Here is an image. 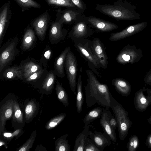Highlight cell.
<instances>
[{
  "label": "cell",
  "mask_w": 151,
  "mask_h": 151,
  "mask_svg": "<svg viewBox=\"0 0 151 151\" xmlns=\"http://www.w3.org/2000/svg\"><path fill=\"white\" fill-rule=\"evenodd\" d=\"M87 83L84 86L86 106L90 108L96 104L109 110L111 108V92L108 86L98 80L93 71L87 70Z\"/></svg>",
  "instance_id": "cell-1"
},
{
  "label": "cell",
  "mask_w": 151,
  "mask_h": 151,
  "mask_svg": "<svg viewBox=\"0 0 151 151\" xmlns=\"http://www.w3.org/2000/svg\"><path fill=\"white\" fill-rule=\"evenodd\" d=\"M110 97L111 108L117 121L119 139L123 141L127 137L132 123L128 116V112L123 106L113 97L111 93Z\"/></svg>",
  "instance_id": "cell-2"
},
{
  "label": "cell",
  "mask_w": 151,
  "mask_h": 151,
  "mask_svg": "<svg viewBox=\"0 0 151 151\" xmlns=\"http://www.w3.org/2000/svg\"><path fill=\"white\" fill-rule=\"evenodd\" d=\"M135 9V6L126 2L124 5L104 6L101 10L105 14L115 19L130 20L140 18V15L136 12Z\"/></svg>",
  "instance_id": "cell-3"
},
{
  "label": "cell",
  "mask_w": 151,
  "mask_h": 151,
  "mask_svg": "<svg viewBox=\"0 0 151 151\" xmlns=\"http://www.w3.org/2000/svg\"><path fill=\"white\" fill-rule=\"evenodd\" d=\"M19 41L18 37H15L0 47V74L12 63L19 53L17 47Z\"/></svg>",
  "instance_id": "cell-4"
},
{
  "label": "cell",
  "mask_w": 151,
  "mask_h": 151,
  "mask_svg": "<svg viewBox=\"0 0 151 151\" xmlns=\"http://www.w3.org/2000/svg\"><path fill=\"white\" fill-rule=\"evenodd\" d=\"M91 41L87 38L74 42V46L81 56L87 62L89 67L93 69L100 68L93 52Z\"/></svg>",
  "instance_id": "cell-5"
},
{
  "label": "cell",
  "mask_w": 151,
  "mask_h": 151,
  "mask_svg": "<svg viewBox=\"0 0 151 151\" xmlns=\"http://www.w3.org/2000/svg\"><path fill=\"white\" fill-rule=\"evenodd\" d=\"M64 66L70 88L74 94L76 95V88L77 84L78 63L74 54L71 50L66 56Z\"/></svg>",
  "instance_id": "cell-6"
},
{
  "label": "cell",
  "mask_w": 151,
  "mask_h": 151,
  "mask_svg": "<svg viewBox=\"0 0 151 151\" xmlns=\"http://www.w3.org/2000/svg\"><path fill=\"white\" fill-rule=\"evenodd\" d=\"M93 52L100 68L106 69L108 65V58L105 49L100 39L95 37L91 40Z\"/></svg>",
  "instance_id": "cell-7"
},
{
  "label": "cell",
  "mask_w": 151,
  "mask_h": 151,
  "mask_svg": "<svg viewBox=\"0 0 151 151\" xmlns=\"http://www.w3.org/2000/svg\"><path fill=\"white\" fill-rule=\"evenodd\" d=\"M50 20L49 14L47 12H46L33 20L31 23V27L41 41H43L45 39Z\"/></svg>",
  "instance_id": "cell-8"
},
{
  "label": "cell",
  "mask_w": 151,
  "mask_h": 151,
  "mask_svg": "<svg viewBox=\"0 0 151 151\" xmlns=\"http://www.w3.org/2000/svg\"><path fill=\"white\" fill-rule=\"evenodd\" d=\"M11 2L5 3L0 9V47L7 29L9 24L12 17Z\"/></svg>",
  "instance_id": "cell-9"
},
{
  "label": "cell",
  "mask_w": 151,
  "mask_h": 151,
  "mask_svg": "<svg viewBox=\"0 0 151 151\" xmlns=\"http://www.w3.org/2000/svg\"><path fill=\"white\" fill-rule=\"evenodd\" d=\"M147 24L144 22L130 26L121 32L111 33L109 39L112 42L120 40L142 31Z\"/></svg>",
  "instance_id": "cell-10"
},
{
  "label": "cell",
  "mask_w": 151,
  "mask_h": 151,
  "mask_svg": "<svg viewBox=\"0 0 151 151\" xmlns=\"http://www.w3.org/2000/svg\"><path fill=\"white\" fill-rule=\"evenodd\" d=\"M63 23L60 21H55L51 24L49 31V39L52 44H57L65 40L67 34L66 30L63 29Z\"/></svg>",
  "instance_id": "cell-11"
},
{
  "label": "cell",
  "mask_w": 151,
  "mask_h": 151,
  "mask_svg": "<svg viewBox=\"0 0 151 151\" xmlns=\"http://www.w3.org/2000/svg\"><path fill=\"white\" fill-rule=\"evenodd\" d=\"M92 34V31L88 29L85 22H80L73 26L68 36L74 42L78 40L86 39Z\"/></svg>",
  "instance_id": "cell-12"
},
{
  "label": "cell",
  "mask_w": 151,
  "mask_h": 151,
  "mask_svg": "<svg viewBox=\"0 0 151 151\" xmlns=\"http://www.w3.org/2000/svg\"><path fill=\"white\" fill-rule=\"evenodd\" d=\"M19 65L22 69L24 80L44 68L39 61H37L33 58L22 61Z\"/></svg>",
  "instance_id": "cell-13"
},
{
  "label": "cell",
  "mask_w": 151,
  "mask_h": 151,
  "mask_svg": "<svg viewBox=\"0 0 151 151\" xmlns=\"http://www.w3.org/2000/svg\"><path fill=\"white\" fill-rule=\"evenodd\" d=\"M93 141L100 151H103L106 146L111 144V139L105 132L103 133L95 131L94 132L89 131L88 137Z\"/></svg>",
  "instance_id": "cell-14"
},
{
  "label": "cell",
  "mask_w": 151,
  "mask_h": 151,
  "mask_svg": "<svg viewBox=\"0 0 151 151\" xmlns=\"http://www.w3.org/2000/svg\"><path fill=\"white\" fill-rule=\"evenodd\" d=\"M111 113L109 111L104 108L101 115L99 122L104 132H106L111 140L115 143L117 140L115 130L110 125L109 121Z\"/></svg>",
  "instance_id": "cell-15"
},
{
  "label": "cell",
  "mask_w": 151,
  "mask_h": 151,
  "mask_svg": "<svg viewBox=\"0 0 151 151\" xmlns=\"http://www.w3.org/2000/svg\"><path fill=\"white\" fill-rule=\"evenodd\" d=\"M14 101H7L1 107L0 110V134L4 131L6 121L10 119L13 113Z\"/></svg>",
  "instance_id": "cell-16"
},
{
  "label": "cell",
  "mask_w": 151,
  "mask_h": 151,
  "mask_svg": "<svg viewBox=\"0 0 151 151\" xmlns=\"http://www.w3.org/2000/svg\"><path fill=\"white\" fill-rule=\"evenodd\" d=\"M70 50V46L67 47L55 59L53 70L58 77L63 78L65 76L64 69L65 61L67 55Z\"/></svg>",
  "instance_id": "cell-17"
},
{
  "label": "cell",
  "mask_w": 151,
  "mask_h": 151,
  "mask_svg": "<svg viewBox=\"0 0 151 151\" xmlns=\"http://www.w3.org/2000/svg\"><path fill=\"white\" fill-rule=\"evenodd\" d=\"M1 74L2 78L5 80H19L23 81L24 80L23 71L19 65H15L12 66L8 67L0 74Z\"/></svg>",
  "instance_id": "cell-18"
},
{
  "label": "cell",
  "mask_w": 151,
  "mask_h": 151,
  "mask_svg": "<svg viewBox=\"0 0 151 151\" xmlns=\"http://www.w3.org/2000/svg\"><path fill=\"white\" fill-rule=\"evenodd\" d=\"M146 91L145 87L138 90L135 93L134 99L135 109L141 112L145 111L150 105L149 101L144 94Z\"/></svg>",
  "instance_id": "cell-19"
},
{
  "label": "cell",
  "mask_w": 151,
  "mask_h": 151,
  "mask_svg": "<svg viewBox=\"0 0 151 151\" xmlns=\"http://www.w3.org/2000/svg\"><path fill=\"white\" fill-rule=\"evenodd\" d=\"M37 39L33 28L29 26L27 27L23 36L21 45L23 50L30 49L36 44Z\"/></svg>",
  "instance_id": "cell-20"
},
{
  "label": "cell",
  "mask_w": 151,
  "mask_h": 151,
  "mask_svg": "<svg viewBox=\"0 0 151 151\" xmlns=\"http://www.w3.org/2000/svg\"><path fill=\"white\" fill-rule=\"evenodd\" d=\"M111 83L116 91L122 96L127 97L130 93L131 85L124 79L120 78H114L112 81Z\"/></svg>",
  "instance_id": "cell-21"
},
{
  "label": "cell",
  "mask_w": 151,
  "mask_h": 151,
  "mask_svg": "<svg viewBox=\"0 0 151 151\" xmlns=\"http://www.w3.org/2000/svg\"><path fill=\"white\" fill-rule=\"evenodd\" d=\"M88 22L94 27L102 32L110 31L118 28L114 23L106 22L98 18L92 17L88 19Z\"/></svg>",
  "instance_id": "cell-22"
},
{
  "label": "cell",
  "mask_w": 151,
  "mask_h": 151,
  "mask_svg": "<svg viewBox=\"0 0 151 151\" xmlns=\"http://www.w3.org/2000/svg\"><path fill=\"white\" fill-rule=\"evenodd\" d=\"M48 71L47 68H43L32 74L24 79V82L34 84L35 86H40L44 79Z\"/></svg>",
  "instance_id": "cell-23"
},
{
  "label": "cell",
  "mask_w": 151,
  "mask_h": 151,
  "mask_svg": "<svg viewBox=\"0 0 151 151\" xmlns=\"http://www.w3.org/2000/svg\"><path fill=\"white\" fill-rule=\"evenodd\" d=\"M89 125H85L83 131L77 136L75 140L73 151H83L85 143L89 134Z\"/></svg>",
  "instance_id": "cell-24"
},
{
  "label": "cell",
  "mask_w": 151,
  "mask_h": 151,
  "mask_svg": "<svg viewBox=\"0 0 151 151\" xmlns=\"http://www.w3.org/2000/svg\"><path fill=\"white\" fill-rule=\"evenodd\" d=\"M56 76L53 70L48 71L44 79L40 86V88L46 92H50L53 89L55 85Z\"/></svg>",
  "instance_id": "cell-25"
},
{
  "label": "cell",
  "mask_w": 151,
  "mask_h": 151,
  "mask_svg": "<svg viewBox=\"0 0 151 151\" xmlns=\"http://www.w3.org/2000/svg\"><path fill=\"white\" fill-rule=\"evenodd\" d=\"M78 14L71 10L61 12L60 9H58L55 20L60 21L63 24L69 23L74 20Z\"/></svg>",
  "instance_id": "cell-26"
},
{
  "label": "cell",
  "mask_w": 151,
  "mask_h": 151,
  "mask_svg": "<svg viewBox=\"0 0 151 151\" xmlns=\"http://www.w3.org/2000/svg\"><path fill=\"white\" fill-rule=\"evenodd\" d=\"M82 76L80 74L77 84V92L76 97V105L77 112L79 113L82 111L83 103V95L82 91Z\"/></svg>",
  "instance_id": "cell-27"
},
{
  "label": "cell",
  "mask_w": 151,
  "mask_h": 151,
  "mask_svg": "<svg viewBox=\"0 0 151 151\" xmlns=\"http://www.w3.org/2000/svg\"><path fill=\"white\" fill-rule=\"evenodd\" d=\"M55 91L59 101L65 106H68L69 103L68 94L62 84L58 80L56 81Z\"/></svg>",
  "instance_id": "cell-28"
},
{
  "label": "cell",
  "mask_w": 151,
  "mask_h": 151,
  "mask_svg": "<svg viewBox=\"0 0 151 151\" xmlns=\"http://www.w3.org/2000/svg\"><path fill=\"white\" fill-rule=\"evenodd\" d=\"M104 109L101 107H95L89 111L83 119L85 125H88L91 122L101 116Z\"/></svg>",
  "instance_id": "cell-29"
},
{
  "label": "cell",
  "mask_w": 151,
  "mask_h": 151,
  "mask_svg": "<svg viewBox=\"0 0 151 151\" xmlns=\"http://www.w3.org/2000/svg\"><path fill=\"white\" fill-rule=\"evenodd\" d=\"M68 135V134L64 135L56 140L55 142V151H70V146L67 139Z\"/></svg>",
  "instance_id": "cell-30"
},
{
  "label": "cell",
  "mask_w": 151,
  "mask_h": 151,
  "mask_svg": "<svg viewBox=\"0 0 151 151\" xmlns=\"http://www.w3.org/2000/svg\"><path fill=\"white\" fill-rule=\"evenodd\" d=\"M52 48L49 46H46L39 60L44 68H47L48 63L52 58Z\"/></svg>",
  "instance_id": "cell-31"
},
{
  "label": "cell",
  "mask_w": 151,
  "mask_h": 151,
  "mask_svg": "<svg viewBox=\"0 0 151 151\" xmlns=\"http://www.w3.org/2000/svg\"><path fill=\"white\" fill-rule=\"evenodd\" d=\"M23 10L31 8H40V5L34 0H14Z\"/></svg>",
  "instance_id": "cell-32"
},
{
  "label": "cell",
  "mask_w": 151,
  "mask_h": 151,
  "mask_svg": "<svg viewBox=\"0 0 151 151\" xmlns=\"http://www.w3.org/2000/svg\"><path fill=\"white\" fill-rule=\"evenodd\" d=\"M66 114L62 113L49 121L46 124L45 128L47 130L52 129L60 124L65 118Z\"/></svg>",
  "instance_id": "cell-33"
},
{
  "label": "cell",
  "mask_w": 151,
  "mask_h": 151,
  "mask_svg": "<svg viewBox=\"0 0 151 151\" xmlns=\"http://www.w3.org/2000/svg\"><path fill=\"white\" fill-rule=\"evenodd\" d=\"M37 108L36 104L33 101H31L28 103L25 109V118L27 120L29 121L32 118Z\"/></svg>",
  "instance_id": "cell-34"
},
{
  "label": "cell",
  "mask_w": 151,
  "mask_h": 151,
  "mask_svg": "<svg viewBox=\"0 0 151 151\" xmlns=\"http://www.w3.org/2000/svg\"><path fill=\"white\" fill-rule=\"evenodd\" d=\"M36 131H34L29 138L17 150L18 151H29L32 147L36 135Z\"/></svg>",
  "instance_id": "cell-35"
},
{
  "label": "cell",
  "mask_w": 151,
  "mask_h": 151,
  "mask_svg": "<svg viewBox=\"0 0 151 151\" xmlns=\"http://www.w3.org/2000/svg\"><path fill=\"white\" fill-rule=\"evenodd\" d=\"M139 142L138 137L133 135L129 139L127 144V149L128 151H135L139 147Z\"/></svg>",
  "instance_id": "cell-36"
},
{
  "label": "cell",
  "mask_w": 151,
  "mask_h": 151,
  "mask_svg": "<svg viewBox=\"0 0 151 151\" xmlns=\"http://www.w3.org/2000/svg\"><path fill=\"white\" fill-rule=\"evenodd\" d=\"M49 4L62 6L73 7L75 5L71 0H45Z\"/></svg>",
  "instance_id": "cell-37"
},
{
  "label": "cell",
  "mask_w": 151,
  "mask_h": 151,
  "mask_svg": "<svg viewBox=\"0 0 151 151\" xmlns=\"http://www.w3.org/2000/svg\"><path fill=\"white\" fill-rule=\"evenodd\" d=\"M13 119L19 123H22L23 121V114L18 104L14 101L13 107Z\"/></svg>",
  "instance_id": "cell-38"
},
{
  "label": "cell",
  "mask_w": 151,
  "mask_h": 151,
  "mask_svg": "<svg viewBox=\"0 0 151 151\" xmlns=\"http://www.w3.org/2000/svg\"><path fill=\"white\" fill-rule=\"evenodd\" d=\"M84 151H100L92 140L87 137L85 141Z\"/></svg>",
  "instance_id": "cell-39"
},
{
  "label": "cell",
  "mask_w": 151,
  "mask_h": 151,
  "mask_svg": "<svg viewBox=\"0 0 151 151\" xmlns=\"http://www.w3.org/2000/svg\"><path fill=\"white\" fill-rule=\"evenodd\" d=\"M22 132V130L19 129L16 130L12 133L5 132L3 134L4 138L7 139H11L14 137H15L16 139H17L21 135Z\"/></svg>",
  "instance_id": "cell-40"
},
{
  "label": "cell",
  "mask_w": 151,
  "mask_h": 151,
  "mask_svg": "<svg viewBox=\"0 0 151 151\" xmlns=\"http://www.w3.org/2000/svg\"><path fill=\"white\" fill-rule=\"evenodd\" d=\"M109 122L111 127L115 130L117 126V123L114 116H113L111 113L110 116Z\"/></svg>",
  "instance_id": "cell-41"
},
{
  "label": "cell",
  "mask_w": 151,
  "mask_h": 151,
  "mask_svg": "<svg viewBox=\"0 0 151 151\" xmlns=\"http://www.w3.org/2000/svg\"><path fill=\"white\" fill-rule=\"evenodd\" d=\"M74 4L80 9H83L82 4L80 0H71Z\"/></svg>",
  "instance_id": "cell-42"
},
{
  "label": "cell",
  "mask_w": 151,
  "mask_h": 151,
  "mask_svg": "<svg viewBox=\"0 0 151 151\" xmlns=\"http://www.w3.org/2000/svg\"><path fill=\"white\" fill-rule=\"evenodd\" d=\"M145 144L148 148L151 149V132L147 137Z\"/></svg>",
  "instance_id": "cell-43"
},
{
  "label": "cell",
  "mask_w": 151,
  "mask_h": 151,
  "mask_svg": "<svg viewBox=\"0 0 151 151\" xmlns=\"http://www.w3.org/2000/svg\"><path fill=\"white\" fill-rule=\"evenodd\" d=\"M146 97L149 101L150 105H151V93H147V95Z\"/></svg>",
  "instance_id": "cell-44"
},
{
  "label": "cell",
  "mask_w": 151,
  "mask_h": 151,
  "mask_svg": "<svg viewBox=\"0 0 151 151\" xmlns=\"http://www.w3.org/2000/svg\"><path fill=\"white\" fill-rule=\"evenodd\" d=\"M0 146L1 147L2 145H5V143L4 142V141H1V140L0 141Z\"/></svg>",
  "instance_id": "cell-45"
},
{
  "label": "cell",
  "mask_w": 151,
  "mask_h": 151,
  "mask_svg": "<svg viewBox=\"0 0 151 151\" xmlns=\"http://www.w3.org/2000/svg\"><path fill=\"white\" fill-rule=\"evenodd\" d=\"M148 122L149 124H151V115L150 116V117L147 119Z\"/></svg>",
  "instance_id": "cell-46"
},
{
  "label": "cell",
  "mask_w": 151,
  "mask_h": 151,
  "mask_svg": "<svg viewBox=\"0 0 151 151\" xmlns=\"http://www.w3.org/2000/svg\"><path fill=\"white\" fill-rule=\"evenodd\" d=\"M147 93H151V89H149L147 88L146 89Z\"/></svg>",
  "instance_id": "cell-47"
}]
</instances>
